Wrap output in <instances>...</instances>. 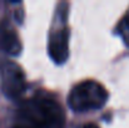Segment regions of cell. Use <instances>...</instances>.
Returning <instances> with one entry per match:
<instances>
[{
	"label": "cell",
	"instance_id": "obj_1",
	"mask_svg": "<svg viewBox=\"0 0 129 128\" xmlns=\"http://www.w3.org/2000/svg\"><path fill=\"white\" fill-rule=\"evenodd\" d=\"M20 113L34 128H56L64 123V112L60 104L43 94L28 99L21 106Z\"/></svg>",
	"mask_w": 129,
	"mask_h": 128
},
{
	"label": "cell",
	"instance_id": "obj_2",
	"mask_svg": "<svg viewBox=\"0 0 129 128\" xmlns=\"http://www.w3.org/2000/svg\"><path fill=\"white\" fill-rule=\"evenodd\" d=\"M108 99L107 89L98 82L85 81L77 84L68 95V104L75 112L102 108Z\"/></svg>",
	"mask_w": 129,
	"mask_h": 128
},
{
	"label": "cell",
	"instance_id": "obj_3",
	"mask_svg": "<svg viewBox=\"0 0 129 128\" xmlns=\"http://www.w3.org/2000/svg\"><path fill=\"white\" fill-rule=\"evenodd\" d=\"M1 89L8 98H19L26 88L24 70L14 62H6L0 68Z\"/></svg>",
	"mask_w": 129,
	"mask_h": 128
},
{
	"label": "cell",
	"instance_id": "obj_4",
	"mask_svg": "<svg viewBox=\"0 0 129 128\" xmlns=\"http://www.w3.org/2000/svg\"><path fill=\"white\" fill-rule=\"evenodd\" d=\"M48 50L50 58L56 64H63L69 57V30L60 28L50 35Z\"/></svg>",
	"mask_w": 129,
	"mask_h": 128
},
{
	"label": "cell",
	"instance_id": "obj_5",
	"mask_svg": "<svg viewBox=\"0 0 129 128\" xmlns=\"http://www.w3.org/2000/svg\"><path fill=\"white\" fill-rule=\"evenodd\" d=\"M0 48L11 55H18L21 50V43L18 33L5 21L0 24Z\"/></svg>",
	"mask_w": 129,
	"mask_h": 128
},
{
	"label": "cell",
	"instance_id": "obj_6",
	"mask_svg": "<svg viewBox=\"0 0 129 128\" xmlns=\"http://www.w3.org/2000/svg\"><path fill=\"white\" fill-rule=\"evenodd\" d=\"M122 34H123V38L125 43L129 45V13L127 14V16L124 18L123 20V24H122Z\"/></svg>",
	"mask_w": 129,
	"mask_h": 128
},
{
	"label": "cell",
	"instance_id": "obj_7",
	"mask_svg": "<svg viewBox=\"0 0 129 128\" xmlns=\"http://www.w3.org/2000/svg\"><path fill=\"white\" fill-rule=\"evenodd\" d=\"M83 128H99L96 124H94V123H88V124H85Z\"/></svg>",
	"mask_w": 129,
	"mask_h": 128
},
{
	"label": "cell",
	"instance_id": "obj_8",
	"mask_svg": "<svg viewBox=\"0 0 129 128\" xmlns=\"http://www.w3.org/2000/svg\"><path fill=\"white\" fill-rule=\"evenodd\" d=\"M14 128H34L31 126H26V124H16Z\"/></svg>",
	"mask_w": 129,
	"mask_h": 128
}]
</instances>
